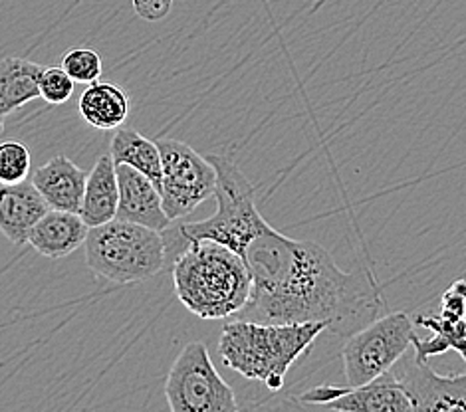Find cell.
<instances>
[{
	"instance_id": "obj_16",
	"label": "cell",
	"mask_w": 466,
	"mask_h": 412,
	"mask_svg": "<svg viewBox=\"0 0 466 412\" xmlns=\"http://www.w3.org/2000/svg\"><path fill=\"white\" fill-rule=\"evenodd\" d=\"M77 111L87 126L99 131H112L126 124L131 111V99L119 85L94 82L80 95Z\"/></svg>"
},
{
	"instance_id": "obj_3",
	"label": "cell",
	"mask_w": 466,
	"mask_h": 412,
	"mask_svg": "<svg viewBox=\"0 0 466 412\" xmlns=\"http://www.w3.org/2000/svg\"><path fill=\"white\" fill-rule=\"evenodd\" d=\"M328 331L326 323H262L237 319L225 326L218 353L228 369L280 391L292 365Z\"/></svg>"
},
{
	"instance_id": "obj_15",
	"label": "cell",
	"mask_w": 466,
	"mask_h": 412,
	"mask_svg": "<svg viewBox=\"0 0 466 412\" xmlns=\"http://www.w3.org/2000/svg\"><path fill=\"white\" fill-rule=\"evenodd\" d=\"M119 205V185H117V171L116 161L112 155H102L94 165V169L87 175L86 191L80 210L77 215L90 228L106 225L117 216Z\"/></svg>"
},
{
	"instance_id": "obj_4",
	"label": "cell",
	"mask_w": 466,
	"mask_h": 412,
	"mask_svg": "<svg viewBox=\"0 0 466 412\" xmlns=\"http://www.w3.org/2000/svg\"><path fill=\"white\" fill-rule=\"evenodd\" d=\"M84 246L87 268L114 284L151 280L165 268L167 256L163 232L117 216L90 228Z\"/></svg>"
},
{
	"instance_id": "obj_2",
	"label": "cell",
	"mask_w": 466,
	"mask_h": 412,
	"mask_svg": "<svg viewBox=\"0 0 466 412\" xmlns=\"http://www.w3.org/2000/svg\"><path fill=\"white\" fill-rule=\"evenodd\" d=\"M179 302L201 319H223L247 307L252 277L240 256L210 238L185 242L173 262Z\"/></svg>"
},
{
	"instance_id": "obj_14",
	"label": "cell",
	"mask_w": 466,
	"mask_h": 412,
	"mask_svg": "<svg viewBox=\"0 0 466 412\" xmlns=\"http://www.w3.org/2000/svg\"><path fill=\"white\" fill-rule=\"evenodd\" d=\"M32 183L40 191L50 208L77 213L82 205L87 173L72 159L58 155L32 173Z\"/></svg>"
},
{
	"instance_id": "obj_12",
	"label": "cell",
	"mask_w": 466,
	"mask_h": 412,
	"mask_svg": "<svg viewBox=\"0 0 466 412\" xmlns=\"http://www.w3.org/2000/svg\"><path fill=\"white\" fill-rule=\"evenodd\" d=\"M48 210V203L32 181L0 185V232L16 246L28 244L30 230Z\"/></svg>"
},
{
	"instance_id": "obj_9",
	"label": "cell",
	"mask_w": 466,
	"mask_h": 412,
	"mask_svg": "<svg viewBox=\"0 0 466 412\" xmlns=\"http://www.w3.org/2000/svg\"><path fill=\"white\" fill-rule=\"evenodd\" d=\"M298 400L309 407H324L341 412H409L413 400L390 371L375 381L360 387L319 385L299 395Z\"/></svg>"
},
{
	"instance_id": "obj_6",
	"label": "cell",
	"mask_w": 466,
	"mask_h": 412,
	"mask_svg": "<svg viewBox=\"0 0 466 412\" xmlns=\"http://www.w3.org/2000/svg\"><path fill=\"white\" fill-rule=\"evenodd\" d=\"M415 319L395 311L353 331L341 347L343 375L350 387H360L390 373L395 363L410 349Z\"/></svg>"
},
{
	"instance_id": "obj_8",
	"label": "cell",
	"mask_w": 466,
	"mask_h": 412,
	"mask_svg": "<svg viewBox=\"0 0 466 412\" xmlns=\"http://www.w3.org/2000/svg\"><path fill=\"white\" fill-rule=\"evenodd\" d=\"M157 145L163 163V208L171 220H181L215 196L217 171L207 157L181 141L163 139Z\"/></svg>"
},
{
	"instance_id": "obj_18",
	"label": "cell",
	"mask_w": 466,
	"mask_h": 412,
	"mask_svg": "<svg viewBox=\"0 0 466 412\" xmlns=\"http://www.w3.org/2000/svg\"><path fill=\"white\" fill-rule=\"evenodd\" d=\"M112 151V159L116 165H129L133 169L143 173L159 188L161 176H163V163H161V151L159 145L143 137L141 133L131 129H119L109 145Z\"/></svg>"
},
{
	"instance_id": "obj_22",
	"label": "cell",
	"mask_w": 466,
	"mask_h": 412,
	"mask_svg": "<svg viewBox=\"0 0 466 412\" xmlns=\"http://www.w3.org/2000/svg\"><path fill=\"white\" fill-rule=\"evenodd\" d=\"M76 82L62 68H44L40 75V99L52 106H62L70 102L74 95Z\"/></svg>"
},
{
	"instance_id": "obj_20",
	"label": "cell",
	"mask_w": 466,
	"mask_h": 412,
	"mask_svg": "<svg viewBox=\"0 0 466 412\" xmlns=\"http://www.w3.org/2000/svg\"><path fill=\"white\" fill-rule=\"evenodd\" d=\"M62 68L76 84H94L104 74V62L92 48H72L62 55Z\"/></svg>"
},
{
	"instance_id": "obj_5",
	"label": "cell",
	"mask_w": 466,
	"mask_h": 412,
	"mask_svg": "<svg viewBox=\"0 0 466 412\" xmlns=\"http://www.w3.org/2000/svg\"><path fill=\"white\" fill-rule=\"evenodd\" d=\"M217 171V210L207 220L181 225L177 236L183 242L195 238H210L225 244L238 256L244 246L268 226L257 206V191L238 165L220 155H207Z\"/></svg>"
},
{
	"instance_id": "obj_25",
	"label": "cell",
	"mask_w": 466,
	"mask_h": 412,
	"mask_svg": "<svg viewBox=\"0 0 466 412\" xmlns=\"http://www.w3.org/2000/svg\"><path fill=\"white\" fill-rule=\"evenodd\" d=\"M3 129H5L3 127V116H0V133H3Z\"/></svg>"
},
{
	"instance_id": "obj_19",
	"label": "cell",
	"mask_w": 466,
	"mask_h": 412,
	"mask_svg": "<svg viewBox=\"0 0 466 412\" xmlns=\"http://www.w3.org/2000/svg\"><path fill=\"white\" fill-rule=\"evenodd\" d=\"M32 157L22 141H0V185H15L28 179Z\"/></svg>"
},
{
	"instance_id": "obj_11",
	"label": "cell",
	"mask_w": 466,
	"mask_h": 412,
	"mask_svg": "<svg viewBox=\"0 0 466 412\" xmlns=\"http://www.w3.org/2000/svg\"><path fill=\"white\" fill-rule=\"evenodd\" d=\"M116 171L119 185L117 218L159 232L169 230L173 220L165 213L159 188L149 176L129 165H116Z\"/></svg>"
},
{
	"instance_id": "obj_7",
	"label": "cell",
	"mask_w": 466,
	"mask_h": 412,
	"mask_svg": "<svg viewBox=\"0 0 466 412\" xmlns=\"http://www.w3.org/2000/svg\"><path fill=\"white\" fill-rule=\"evenodd\" d=\"M171 412H237V395L218 375L207 345L188 343L171 365L165 383Z\"/></svg>"
},
{
	"instance_id": "obj_10",
	"label": "cell",
	"mask_w": 466,
	"mask_h": 412,
	"mask_svg": "<svg viewBox=\"0 0 466 412\" xmlns=\"http://www.w3.org/2000/svg\"><path fill=\"white\" fill-rule=\"evenodd\" d=\"M413 400V410H464L466 373L441 375L427 359H419L410 347L391 369Z\"/></svg>"
},
{
	"instance_id": "obj_21",
	"label": "cell",
	"mask_w": 466,
	"mask_h": 412,
	"mask_svg": "<svg viewBox=\"0 0 466 412\" xmlns=\"http://www.w3.org/2000/svg\"><path fill=\"white\" fill-rule=\"evenodd\" d=\"M415 326L425 327L432 333H439L442 339H447L451 349L457 351L466 361V317L451 319L441 314L435 316H419L415 317Z\"/></svg>"
},
{
	"instance_id": "obj_23",
	"label": "cell",
	"mask_w": 466,
	"mask_h": 412,
	"mask_svg": "<svg viewBox=\"0 0 466 412\" xmlns=\"http://www.w3.org/2000/svg\"><path fill=\"white\" fill-rule=\"evenodd\" d=\"M441 316L451 319L466 317V277L451 284L445 294L441 297Z\"/></svg>"
},
{
	"instance_id": "obj_1",
	"label": "cell",
	"mask_w": 466,
	"mask_h": 412,
	"mask_svg": "<svg viewBox=\"0 0 466 412\" xmlns=\"http://www.w3.org/2000/svg\"><path fill=\"white\" fill-rule=\"evenodd\" d=\"M240 258L252 277L242 319L262 323H326L348 337L373 321L381 297L365 272L350 274L319 244L288 238L270 225L260 230Z\"/></svg>"
},
{
	"instance_id": "obj_17",
	"label": "cell",
	"mask_w": 466,
	"mask_h": 412,
	"mask_svg": "<svg viewBox=\"0 0 466 412\" xmlns=\"http://www.w3.org/2000/svg\"><path fill=\"white\" fill-rule=\"evenodd\" d=\"M42 72L40 64L16 55L0 60V116L6 117L40 97Z\"/></svg>"
},
{
	"instance_id": "obj_24",
	"label": "cell",
	"mask_w": 466,
	"mask_h": 412,
	"mask_svg": "<svg viewBox=\"0 0 466 412\" xmlns=\"http://www.w3.org/2000/svg\"><path fill=\"white\" fill-rule=\"evenodd\" d=\"M137 16L147 22H159L171 13L173 0H131Z\"/></svg>"
},
{
	"instance_id": "obj_13",
	"label": "cell",
	"mask_w": 466,
	"mask_h": 412,
	"mask_svg": "<svg viewBox=\"0 0 466 412\" xmlns=\"http://www.w3.org/2000/svg\"><path fill=\"white\" fill-rule=\"evenodd\" d=\"M90 226L77 213L50 208L28 234V244L44 258L60 260L84 246Z\"/></svg>"
}]
</instances>
